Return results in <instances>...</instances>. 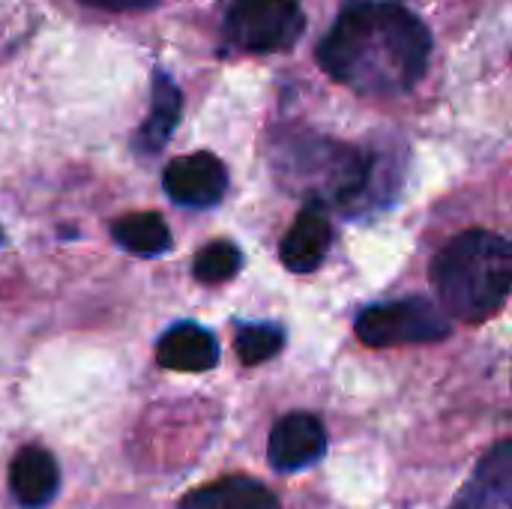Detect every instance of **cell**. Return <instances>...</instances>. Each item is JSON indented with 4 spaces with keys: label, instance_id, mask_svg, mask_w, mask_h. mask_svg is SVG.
Segmentation results:
<instances>
[{
    "label": "cell",
    "instance_id": "obj_17",
    "mask_svg": "<svg viewBox=\"0 0 512 509\" xmlns=\"http://www.w3.org/2000/svg\"><path fill=\"white\" fill-rule=\"evenodd\" d=\"M87 6H96V9H108V12H129V9H147V6H156L159 0H81Z\"/></svg>",
    "mask_w": 512,
    "mask_h": 509
},
{
    "label": "cell",
    "instance_id": "obj_5",
    "mask_svg": "<svg viewBox=\"0 0 512 509\" xmlns=\"http://www.w3.org/2000/svg\"><path fill=\"white\" fill-rule=\"evenodd\" d=\"M357 336L369 348H396V345H429L453 333L450 318L423 297L393 300L369 306L357 318Z\"/></svg>",
    "mask_w": 512,
    "mask_h": 509
},
{
    "label": "cell",
    "instance_id": "obj_10",
    "mask_svg": "<svg viewBox=\"0 0 512 509\" xmlns=\"http://www.w3.org/2000/svg\"><path fill=\"white\" fill-rule=\"evenodd\" d=\"M12 498L24 509L48 507L60 489V468L42 447H24L9 465Z\"/></svg>",
    "mask_w": 512,
    "mask_h": 509
},
{
    "label": "cell",
    "instance_id": "obj_11",
    "mask_svg": "<svg viewBox=\"0 0 512 509\" xmlns=\"http://www.w3.org/2000/svg\"><path fill=\"white\" fill-rule=\"evenodd\" d=\"M512 507V444L501 441L474 471L471 483L459 492L453 509Z\"/></svg>",
    "mask_w": 512,
    "mask_h": 509
},
{
    "label": "cell",
    "instance_id": "obj_7",
    "mask_svg": "<svg viewBox=\"0 0 512 509\" xmlns=\"http://www.w3.org/2000/svg\"><path fill=\"white\" fill-rule=\"evenodd\" d=\"M327 453V432L315 414H288L270 432L267 459L279 474H297L321 462Z\"/></svg>",
    "mask_w": 512,
    "mask_h": 509
},
{
    "label": "cell",
    "instance_id": "obj_15",
    "mask_svg": "<svg viewBox=\"0 0 512 509\" xmlns=\"http://www.w3.org/2000/svg\"><path fill=\"white\" fill-rule=\"evenodd\" d=\"M285 345V333L276 324H246L237 330V357L246 366H261L273 360Z\"/></svg>",
    "mask_w": 512,
    "mask_h": 509
},
{
    "label": "cell",
    "instance_id": "obj_12",
    "mask_svg": "<svg viewBox=\"0 0 512 509\" xmlns=\"http://www.w3.org/2000/svg\"><path fill=\"white\" fill-rule=\"evenodd\" d=\"M177 509H282L279 495L252 477H225L192 489Z\"/></svg>",
    "mask_w": 512,
    "mask_h": 509
},
{
    "label": "cell",
    "instance_id": "obj_18",
    "mask_svg": "<svg viewBox=\"0 0 512 509\" xmlns=\"http://www.w3.org/2000/svg\"><path fill=\"white\" fill-rule=\"evenodd\" d=\"M0 243H3V231H0Z\"/></svg>",
    "mask_w": 512,
    "mask_h": 509
},
{
    "label": "cell",
    "instance_id": "obj_1",
    "mask_svg": "<svg viewBox=\"0 0 512 509\" xmlns=\"http://www.w3.org/2000/svg\"><path fill=\"white\" fill-rule=\"evenodd\" d=\"M432 57L429 27L399 0H348L318 42L321 69L360 96H402Z\"/></svg>",
    "mask_w": 512,
    "mask_h": 509
},
{
    "label": "cell",
    "instance_id": "obj_14",
    "mask_svg": "<svg viewBox=\"0 0 512 509\" xmlns=\"http://www.w3.org/2000/svg\"><path fill=\"white\" fill-rule=\"evenodd\" d=\"M111 240L138 258H159L171 249V231L156 213H129L111 225Z\"/></svg>",
    "mask_w": 512,
    "mask_h": 509
},
{
    "label": "cell",
    "instance_id": "obj_3",
    "mask_svg": "<svg viewBox=\"0 0 512 509\" xmlns=\"http://www.w3.org/2000/svg\"><path fill=\"white\" fill-rule=\"evenodd\" d=\"M429 279L447 315L483 324L507 306L512 246L495 231L471 228L435 255Z\"/></svg>",
    "mask_w": 512,
    "mask_h": 509
},
{
    "label": "cell",
    "instance_id": "obj_16",
    "mask_svg": "<svg viewBox=\"0 0 512 509\" xmlns=\"http://www.w3.org/2000/svg\"><path fill=\"white\" fill-rule=\"evenodd\" d=\"M240 267H243V252L228 240H216L207 249H201V255L195 258V279L204 285H222L234 279Z\"/></svg>",
    "mask_w": 512,
    "mask_h": 509
},
{
    "label": "cell",
    "instance_id": "obj_4",
    "mask_svg": "<svg viewBox=\"0 0 512 509\" xmlns=\"http://www.w3.org/2000/svg\"><path fill=\"white\" fill-rule=\"evenodd\" d=\"M222 27L231 48L273 54L297 45L306 30V15L297 0H231Z\"/></svg>",
    "mask_w": 512,
    "mask_h": 509
},
{
    "label": "cell",
    "instance_id": "obj_6",
    "mask_svg": "<svg viewBox=\"0 0 512 509\" xmlns=\"http://www.w3.org/2000/svg\"><path fill=\"white\" fill-rule=\"evenodd\" d=\"M162 186L174 204L204 210L222 201L228 189V171L213 153H189L165 168Z\"/></svg>",
    "mask_w": 512,
    "mask_h": 509
},
{
    "label": "cell",
    "instance_id": "obj_13",
    "mask_svg": "<svg viewBox=\"0 0 512 509\" xmlns=\"http://www.w3.org/2000/svg\"><path fill=\"white\" fill-rule=\"evenodd\" d=\"M180 114H183L180 87H177L165 72H156V75H153V102H150V114L144 117L141 129H138L135 138H132L135 153H141V156H156V153L171 141L177 123H180Z\"/></svg>",
    "mask_w": 512,
    "mask_h": 509
},
{
    "label": "cell",
    "instance_id": "obj_9",
    "mask_svg": "<svg viewBox=\"0 0 512 509\" xmlns=\"http://www.w3.org/2000/svg\"><path fill=\"white\" fill-rule=\"evenodd\" d=\"M156 363L171 372H207L219 363V342L201 324L183 321L162 333Z\"/></svg>",
    "mask_w": 512,
    "mask_h": 509
},
{
    "label": "cell",
    "instance_id": "obj_2",
    "mask_svg": "<svg viewBox=\"0 0 512 509\" xmlns=\"http://www.w3.org/2000/svg\"><path fill=\"white\" fill-rule=\"evenodd\" d=\"M270 162L276 180L288 192L318 207L351 210L360 201L369 204V192L381 177L378 159L372 153L312 132L276 138Z\"/></svg>",
    "mask_w": 512,
    "mask_h": 509
},
{
    "label": "cell",
    "instance_id": "obj_8",
    "mask_svg": "<svg viewBox=\"0 0 512 509\" xmlns=\"http://www.w3.org/2000/svg\"><path fill=\"white\" fill-rule=\"evenodd\" d=\"M330 240H333V225H330L324 207L306 204L300 210L297 222L291 225V231L285 234L279 258L291 273H312L327 258Z\"/></svg>",
    "mask_w": 512,
    "mask_h": 509
}]
</instances>
